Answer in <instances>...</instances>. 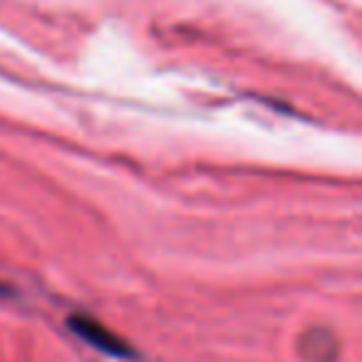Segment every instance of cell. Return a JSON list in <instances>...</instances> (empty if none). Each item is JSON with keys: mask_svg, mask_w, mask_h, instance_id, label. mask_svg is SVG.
Masks as SVG:
<instances>
[{"mask_svg": "<svg viewBox=\"0 0 362 362\" xmlns=\"http://www.w3.org/2000/svg\"><path fill=\"white\" fill-rule=\"evenodd\" d=\"M70 327L82 337L85 342H90L92 347L102 350L105 355H112V357H132L134 350L127 345L122 337H117L112 330H107L105 325H100L97 320L87 315H72L70 317Z\"/></svg>", "mask_w": 362, "mask_h": 362, "instance_id": "cell-1", "label": "cell"}]
</instances>
